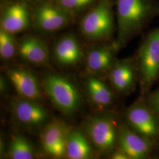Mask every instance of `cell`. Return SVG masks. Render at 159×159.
Masks as SVG:
<instances>
[{"label": "cell", "instance_id": "cell-28", "mask_svg": "<svg viewBox=\"0 0 159 159\" xmlns=\"http://www.w3.org/2000/svg\"><path fill=\"white\" fill-rule=\"evenodd\" d=\"M24 1H28V0H24Z\"/></svg>", "mask_w": 159, "mask_h": 159}, {"label": "cell", "instance_id": "cell-21", "mask_svg": "<svg viewBox=\"0 0 159 159\" xmlns=\"http://www.w3.org/2000/svg\"><path fill=\"white\" fill-rule=\"evenodd\" d=\"M15 35L0 29V57L4 62L11 61L18 55V41Z\"/></svg>", "mask_w": 159, "mask_h": 159}, {"label": "cell", "instance_id": "cell-15", "mask_svg": "<svg viewBox=\"0 0 159 159\" xmlns=\"http://www.w3.org/2000/svg\"><path fill=\"white\" fill-rule=\"evenodd\" d=\"M85 88L89 100L98 111H115L119 97L106 80L89 74L85 80Z\"/></svg>", "mask_w": 159, "mask_h": 159}, {"label": "cell", "instance_id": "cell-7", "mask_svg": "<svg viewBox=\"0 0 159 159\" xmlns=\"http://www.w3.org/2000/svg\"><path fill=\"white\" fill-rule=\"evenodd\" d=\"M75 20L51 0H39L33 7L32 27L39 34H55L67 28Z\"/></svg>", "mask_w": 159, "mask_h": 159}, {"label": "cell", "instance_id": "cell-19", "mask_svg": "<svg viewBox=\"0 0 159 159\" xmlns=\"http://www.w3.org/2000/svg\"><path fill=\"white\" fill-rule=\"evenodd\" d=\"M8 156L12 159H33L35 153L31 143L20 134L11 137L8 150Z\"/></svg>", "mask_w": 159, "mask_h": 159}, {"label": "cell", "instance_id": "cell-11", "mask_svg": "<svg viewBox=\"0 0 159 159\" xmlns=\"http://www.w3.org/2000/svg\"><path fill=\"white\" fill-rule=\"evenodd\" d=\"M11 110L16 122L25 129L43 128L48 123V111L39 102L18 96L12 100Z\"/></svg>", "mask_w": 159, "mask_h": 159}, {"label": "cell", "instance_id": "cell-5", "mask_svg": "<svg viewBox=\"0 0 159 159\" xmlns=\"http://www.w3.org/2000/svg\"><path fill=\"white\" fill-rule=\"evenodd\" d=\"M43 89L53 106L61 113L72 116L82 106V97L77 85L66 76L57 73L46 74Z\"/></svg>", "mask_w": 159, "mask_h": 159}, {"label": "cell", "instance_id": "cell-26", "mask_svg": "<svg viewBox=\"0 0 159 159\" xmlns=\"http://www.w3.org/2000/svg\"><path fill=\"white\" fill-rule=\"evenodd\" d=\"M157 153H159V141L157 145Z\"/></svg>", "mask_w": 159, "mask_h": 159}, {"label": "cell", "instance_id": "cell-10", "mask_svg": "<svg viewBox=\"0 0 159 159\" xmlns=\"http://www.w3.org/2000/svg\"><path fill=\"white\" fill-rule=\"evenodd\" d=\"M106 80L119 97L130 96L139 85V73L134 57L118 59L109 71Z\"/></svg>", "mask_w": 159, "mask_h": 159}, {"label": "cell", "instance_id": "cell-27", "mask_svg": "<svg viewBox=\"0 0 159 159\" xmlns=\"http://www.w3.org/2000/svg\"><path fill=\"white\" fill-rule=\"evenodd\" d=\"M5 1H10V0H5Z\"/></svg>", "mask_w": 159, "mask_h": 159}, {"label": "cell", "instance_id": "cell-14", "mask_svg": "<svg viewBox=\"0 0 159 159\" xmlns=\"http://www.w3.org/2000/svg\"><path fill=\"white\" fill-rule=\"evenodd\" d=\"M68 130L61 121L48 122L40 133V142L44 152L55 159L65 157Z\"/></svg>", "mask_w": 159, "mask_h": 159}, {"label": "cell", "instance_id": "cell-8", "mask_svg": "<svg viewBox=\"0 0 159 159\" xmlns=\"http://www.w3.org/2000/svg\"><path fill=\"white\" fill-rule=\"evenodd\" d=\"M120 47L116 39L93 44L85 54V67L89 74L107 80L108 73L117 61Z\"/></svg>", "mask_w": 159, "mask_h": 159}, {"label": "cell", "instance_id": "cell-22", "mask_svg": "<svg viewBox=\"0 0 159 159\" xmlns=\"http://www.w3.org/2000/svg\"><path fill=\"white\" fill-rule=\"evenodd\" d=\"M144 97L149 106L159 117V86L153 89Z\"/></svg>", "mask_w": 159, "mask_h": 159}, {"label": "cell", "instance_id": "cell-29", "mask_svg": "<svg viewBox=\"0 0 159 159\" xmlns=\"http://www.w3.org/2000/svg\"></svg>", "mask_w": 159, "mask_h": 159}, {"label": "cell", "instance_id": "cell-24", "mask_svg": "<svg viewBox=\"0 0 159 159\" xmlns=\"http://www.w3.org/2000/svg\"><path fill=\"white\" fill-rule=\"evenodd\" d=\"M7 90V80L3 75H1L0 77V92L1 94L3 95Z\"/></svg>", "mask_w": 159, "mask_h": 159}, {"label": "cell", "instance_id": "cell-20", "mask_svg": "<svg viewBox=\"0 0 159 159\" xmlns=\"http://www.w3.org/2000/svg\"><path fill=\"white\" fill-rule=\"evenodd\" d=\"M52 1V0H51ZM99 0H52L75 20L83 16Z\"/></svg>", "mask_w": 159, "mask_h": 159}, {"label": "cell", "instance_id": "cell-17", "mask_svg": "<svg viewBox=\"0 0 159 159\" xmlns=\"http://www.w3.org/2000/svg\"><path fill=\"white\" fill-rule=\"evenodd\" d=\"M6 74L19 96L39 102L42 100L39 80L32 71L26 68L12 67L8 69Z\"/></svg>", "mask_w": 159, "mask_h": 159}, {"label": "cell", "instance_id": "cell-18", "mask_svg": "<svg viewBox=\"0 0 159 159\" xmlns=\"http://www.w3.org/2000/svg\"><path fill=\"white\" fill-rule=\"evenodd\" d=\"M94 150L84 132L69 129L66 142V157L70 159H88L93 157Z\"/></svg>", "mask_w": 159, "mask_h": 159}, {"label": "cell", "instance_id": "cell-23", "mask_svg": "<svg viewBox=\"0 0 159 159\" xmlns=\"http://www.w3.org/2000/svg\"><path fill=\"white\" fill-rule=\"evenodd\" d=\"M108 157L111 159H129L125 152L118 147L114 150Z\"/></svg>", "mask_w": 159, "mask_h": 159}, {"label": "cell", "instance_id": "cell-6", "mask_svg": "<svg viewBox=\"0 0 159 159\" xmlns=\"http://www.w3.org/2000/svg\"><path fill=\"white\" fill-rule=\"evenodd\" d=\"M121 118L131 130L158 145L159 117L144 97L139 96L135 102L125 108Z\"/></svg>", "mask_w": 159, "mask_h": 159}, {"label": "cell", "instance_id": "cell-16", "mask_svg": "<svg viewBox=\"0 0 159 159\" xmlns=\"http://www.w3.org/2000/svg\"><path fill=\"white\" fill-rule=\"evenodd\" d=\"M18 55L27 64L50 66V51L46 41L40 36L28 34L18 41Z\"/></svg>", "mask_w": 159, "mask_h": 159}, {"label": "cell", "instance_id": "cell-12", "mask_svg": "<svg viewBox=\"0 0 159 159\" xmlns=\"http://www.w3.org/2000/svg\"><path fill=\"white\" fill-rule=\"evenodd\" d=\"M118 148L125 152L129 159H152L157 153V145L155 143L131 130L123 121L120 125Z\"/></svg>", "mask_w": 159, "mask_h": 159}, {"label": "cell", "instance_id": "cell-3", "mask_svg": "<svg viewBox=\"0 0 159 159\" xmlns=\"http://www.w3.org/2000/svg\"><path fill=\"white\" fill-rule=\"evenodd\" d=\"M114 0H99L80 17L79 28L80 34L93 44L114 40L117 31Z\"/></svg>", "mask_w": 159, "mask_h": 159}, {"label": "cell", "instance_id": "cell-9", "mask_svg": "<svg viewBox=\"0 0 159 159\" xmlns=\"http://www.w3.org/2000/svg\"><path fill=\"white\" fill-rule=\"evenodd\" d=\"M33 7L26 1H6L2 6L0 29L16 35L32 27Z\"/></svg>", "mask_w": 159, "mask_h": 159}, {"label": "cell", "instance_id": "cell-1", "mask_svg": "<svg viewBox=\"0 0 159 159\" xmlns=\"http://www.w3.org/2000/svg\"><path fill=\"white\" fill-rule=\"evenodd\" d=\"M117 37L120 48L143 31L159 16L158 0H114Z\"/></svg>", "mask_w": 159, "mask_h": 159}, {"label": "cell", "instance_id": "cell-13", "mask_svg": "<svg viewBox=\"0 0 159 159\" xmlns=\"http://www.w3.org/2000/svg\"><path fill=\"white\" fill-rule=\"evenodd\" d=\"M52 56L63 67H74L85 60V54L78 37L68 33L60 36L54 44Z\"/></svg>", "mask_w": 159, "mask_h": 159}, {"label": "cell", "instance_id": "cell-2", "mask_svg": "<svg viewBox=\"0 0 159 159\" xmlns=\"http://www.w3.org/2000/svg\"><path fill=\"white\" fill-rule=\"evenodd\" d=\"M121 118L113 110L97 111L86 120L83 130L95 152L109 157L118 147V137Z\"/></svg>", "mask_w": 159, "mask_h": 159}, {"label": "cell", "instance_id": "cell-25", "mask_svg": "<svg viewBox=\"0 0 159 159\" xmlns=\"http://www.w3.org/2000/svg\"><path fill=\"white\" fill-rule=\"evenodd\" d=\"M0 153H1V157H2V156L3 157L4 153H5V143L4 142V139H2V137L1 138V143H0Z\"/></svg>", "mask_w": 159, "mask_h": 159}, {"label": "cell", "instance_id": "cell-4", "mask_svg": "<svg viewBox=\"0 0 159 159\" xmlns=\"http://www.w3.org/2000/svg\"><path fill=\"white\" fill-rule=\"evenodd\" d=\"M133 57L139 73L140 96H145L159 81V27L145 36Z\"/></svg>", "mask_w": 159, "mask_h": 159}]
</instances>
